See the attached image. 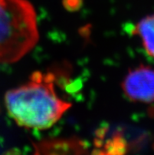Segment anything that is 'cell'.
<instances>
[{"label": "cell", "instance_id": "3", "mask_svg": "<svg viewBox=\"0 0 154 155\" xmlns=\"http://www.w3.org/2000/svg\"><path fill=\"white\" fill-rule=\"evenodd\" d=\"M122 89L132 102H153L154 69L143 65L130 70L123 79Z\"/></svg>", "mask_w": 154, "mask_h": 155}, {"label": "cell", "instance_id": "1", "mask_svg": "<svg viewBox=\"0 0 154 155\" xmlns=\"http://www.w3.org/2000/svg\"><path fill=\"white\" fill-rule=\"evenodd\" d=\"M5 105L18 125L35 129H47L58 121L71 104L55 91L54 77L35 72L27 84L8 91Z\"/></svg>", "mask_w": 154, "mask_h": 155}, {"label": "cell", "instance_id": "2", "mask_svg": "<svg viewBox=\"0 0 154 155\" xmlns=\"http://www.w3.org/2000/svg\"><path fill=\"white\" fill-rule=\"evenodd\" d=\"M39 39L36 14L28 0H0V62L18 61Z\"/></svg>", "mask_w": 154, "mask_h": 155}, {"label": "cell", "instance_id": "4", "mask_svg": "<svg viewBox=\"0 0 154 155\" xmlns=\"http://www.w3.org/2000/svg\"><path fill=\"white\" fill-rule=\"evenodd\" d=\"M132 32L140 38L146 52L154 58V14L141 20L133 27Z\"/></svg>", "mask_w": 154, "mask_h": 155}]
</instances>
